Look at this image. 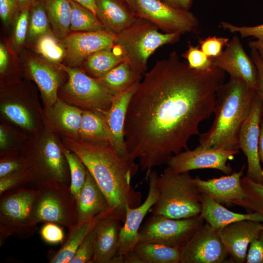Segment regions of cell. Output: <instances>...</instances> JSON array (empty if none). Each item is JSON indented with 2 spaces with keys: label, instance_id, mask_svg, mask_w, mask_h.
<instances>
[{
  "label": "cell",
  "instance_id": "cell-1",
  "mask_svg": "<svg viewBox=\"0 0 263 263\" xmlns=\"http://www.w3.org/2000/svg\"><path fill=\"white\" fill-rule=\"evenodd\" d=\"M225 72L190 68L174 51L143 76L129 102L124 125L127 159H138L146 178L167 164L214 113Z\"/></svg>",
  "mask_w": 263,
  "mask_h": 263
},
{
  "label": "cell",
  "instance_id": "cell-2",
  "mask_svg": "<svg viewBox=\"0 0 263 263\" xmlns=\"http://www.w3.org/2000/svg\"><path fill=\"white\" fill-rule=\"evenodd\" d=\"M65 145L81 160L105 196L110 214L124 223L127 206L141 204L140 192L131 185L139 166L119 156L111 144L95 145L66 137Z\"/></svg>",
  "mask_w": 263,
  "mask_h": 263
},
{
  "label": "cell",
  "instance_id": "cell-3",
  "mask_svg": "<svg viewBox=\"0 0 263 263\" xmlns=\"http://www.w3.org/2000/svg\"><path fill=\"white\" fill-rule=\"evenodd\" d=\"M256 95V90L244 80L230 77L217 91L214 120L207 132L199 134L200 145L239 150L240 132Z\"/></svg>",
  "mask_w": 263,
  "mask_h": 263
},
{
  "label": "cell",
  "instance_id": "cell-4",
  "mask_svg": "<svg viewBox=\"0 0 263 263\" xmlns=\"http://www.w3.org/2000/svg\"><path fill=\"white\" fill-rule=\"evenodd\" d=\"M189 172L176 173L168 167L158 175V200L150 210L152 214L181 219L199 215L202 194Z\"/></svg>",
  "mask_w": 263,
  "mask_h": 263
},
{
  "label": "cell",
  "instance_id": "cell-5",
  "mask_svg": "<svg viewBox=\"0 0 263 263\" xmlns=\"http://www.w3.org/2000/svg\"><path fill=\"white\" fill-rule=\"evenodd\" d=\"M159 29L139 17L132 25L115 36L113 50L123 56L132 70L143 75L149 57L159 47L178 41L181 35L162 33Z\"/></svg>",
  "mask_w": 263,
  "mask_h": 263
},
{
  "label": "cell",
  "instance_id": "cell-6",
  "mask_svg": "<svg viewBox=\"0 0 263 263\" xmlns=\"http://www.w3.org/2000/svg\"><path fill=\"white\" fill-rule=\"evenodd\" d=\"M37 191L22 187L0 195V246L10 236L25 239L37 231L32 213Z\"/></svg>",
  "mask_w": 263,
  "mask_h": 263
},
{
  "label": "cell",
  "instance_id": "cell-7",
  "mask_svg": "<svg viewBox=\"0 0 263 263\" xmlns=\"http://www.w3.org/2000/svg\"><path fill=\"white\" fill-rule=\"evenodd\" d=\"M32 213L36 223H55L68 228L78 222L76 199L70 187L56 183L37 186Z\"/></svg>",
  "mask_w": 263,
  "mask_h": 263
},
{
  "label": "cell",
  "instance_id": "cell-8",
  "mask_svg": "<svg viewBox=\"0 0 263 263\" xmlns=\"http://www.w3.org/2000/svg\"><path fill=\"white\" fill-rule=\"evenodd\" d=\"M58 67L68 75L63 93L71 102L102 115L110 108L115 96L96 78L74 67L61 64Z\"/></svg>",
  "mask_w": 263,
  "mask_h": 263
},
{
  "label": "cell",
  "instance_id": "cell-9",
  "mask_svg": "<svg viewBox=\"0 0 263 263\" xmlns=\"http://www.w3.org/2000/svg\"><path fill=\"white\" fill-rule=\"evenodd\" d=\"M204 222L200 214L181 219L152 214L139 229V242L157 243L181 249Z\"/></svg>",
  "mask_w": 263,
  "mask_h": 263
},
{
  "label": "cell",
  "instance_id": "cell-10",
  "mask_svg": "<svg viewBox=\"0 0 263 263\" xmlns=\"http://www.w3.org/2000/svg\"><path fill=\"white\" fill-rule=\"evenodd\" d=\"M31 172L33 182L56 183L70 187V175L67 162L55 139L47 137L38 152L25 158Z\"/></svg>",
  "mask_w": 263,
  "mask_h": 263
},
{
  "label": "cell",
  "instance_id": "cell-11",
  "mask_svg": "<svg viewBox=\"0 0 263 263\" xmlns=\"http://www.w3.org/2000/svg\"><path fill=\"white\" fill-rule=\"evenodd\" d=\"M137 14L165 33H194L199 28L196 17L189 10L172 7L161 0H135Z\"/></svg>",
  "mask_w": 263,
  "mask_h": 263
},
{
  "label": "cell",
  "instance_id": "cell-12",
  "mask_svg": "<svg viewBox=\"0 0 263 263\" xmlns=\"http://www.w3.org/2000/svg\"><path fill=\"white\" fill-rule=\"evenodd\" d=\"M219 230L204 223L181 249L180 263H230Z\"/></svg>",
  "mask_w": 263,
  "mask_h": 263
},
{
  "label": "cell",
  "instance_id": "cell-13",
  "mask_svg": "<svg viewBox=\"0 0 263 263\" xmlns=\"http://www.w3.org/2000/svg\"><path fill=\"white\" fill-rule=\"evenodd\" d=\"M239 152V150L205 148L199 145L193 150H185L172 155L167 165L179 173L197 169H213L228 175L232 169L227 162L232 160Z\"/></svg>",
  "mask_w": 263,
  "mask_h": 263
},
{
  "label": "cell",
  "instance_id": "cell-14",
  "mask_svg": "<svg viewBox=\"0 0 263 263\" xmlns=\"http://www.w3.org/2000/svg\"><path fill=\"white\" fill-rule=\"evenodd\" d=\"M263 116V105L257 93L250 114L243 124L239 136V148L246 157V176L263 184V169L259 154L260 125Z\"/></svg>",
  "mask_w": 263,
  "mask_h": 263
},
{
  "label": "cell",
  "instance_id": "cell-15",
  "mask_svg": "<svg viewBox=\"0 0 263 263\" xmlns=\"http://www.w3.org/2000/svg\"><path fill=\"white\" fill-rule=\"evenodd\" d=\"M158 175L156 171L151 170L146 178L149 188L144 202L135 207L127 206L124 225L119 234L117 255L123 256L133 250L139 242V231L143 220L159 198V192L156 185Z\"/></svg>",
  "mask_w": 263,
  "mask_h": 263
},
{
  "label": "cell",
  "instance_id": "cell-16",
  "mask_svg": "<svg viewBox=\"0 0 263 263\" xmlns=\"http://www.w3.org/2000/svg\"><path fill=\"white\" fill-rule=\"evenodd\" d=\"M115 36L106 31L73 32L62 39L66 51L65 60L71 67L79 66L91 55L113 48Z\"/></svg>",
  "mask_w": 263,
  "mask_h": 263
},
{
  "label": "cell",
  "instance_id": "cell-17",
  "mask_svg": "<svg viewBox=\"0 0 263 263\" xmlns=\"http://www.w3.org/2000/svg\"><path fill=\"white\" fill-rule=\"evenodd\" d=\"M213 66L230 75V77L244 80L257 90L258 73L256 65L244 51L239 38L233 37L225 49L218 56L212 58Z\"/></svg>",
  "mask_w": 263,
  "mask_h": 263
},
{
  "label": "cell",
  "instance_id": "cell-18",
  "mask_svg": "<svg viewBox=\"0 0 263 263\" xmlns=\"http://www.w3.org/2000/svg\"><path fill=\"white\" fill-rule=\"evenodd\" d=\"M263 230V224L261 222L242 220L229 224L218 230L230 263H245L250 243L258 237Z\"/></svg>",
  "mask_w": 263,
  "mask_h": 263
},
{
  "label": "cell",
  "instance_id": "cell-19",
  "mask_svg": "<svg viewBox=\"0 0 263 263\" xmlns=\"http://www.w3.org/2000/svg\"><path fill=\"white\" fill-rule=\"evenodd\" d=\"M244 166L237 172L220 178L207 180L197 176L193 181L200 192L206 194L218 203L242 207L245 193L241 185Z\"/></svg>",
  "mask_w": 263,
  "mask_h": 263
},
{
  "label": "cell",
  "instance_id": "cell-20",
  "mask_svg": "<svg viewBox=\"0 0 263 263\" xmlns=\"http://www.w3.org/2000/svg\"><path fill=\"white\" fill-rule=\"evenodd\" d=\"M25 61L28 74L38 86L45 104L52 106L58 99L60 68L34 55H27Z\"/></svg>",
  "mask_w": 263,
  "mask_h": 263
},
{
  "label": "cell",
  "instance_id": "cell-21",
  "mask_svg": "<svg viewBox=\"0 0 263 263\" xmlns=\"http://www.w3.org/2000/svg\"><path fill=\"white\" fill-rule=\"evenodd\" d=\"M138 84L115 95L110 108L103 115L110 134L112 146L119 156L126 159L127 152L124 138L125 121L129 102Z\"/></svg>",
  "mask_w": 263,
  "mask_h": 263
},
{
  "label": "cell",
  "instance_id": "cell-22",
  "mask_svg": "<svg viewBox=\"0 0 263 263\" xmlns=\"http://www.w3.org/2000/svg\"><path fill=\"white\" fill-rule=\"evenodd\" d=\"M95 14L105 31L116 36L139 18L125 0H95Z\"/></svg>",
  "mask_w": 263,
  "mask_h": 263
},
{
  "label": "cell",
  "instance_id": "cell-23",
  "mask_svg": "<svg viewBox=\"0 0 263 263\" xmlns=\"http://www.w3.org/2000/svg\"><path fill=\"white\" fill-rule=\"evenodd\" d=\"M121 221L110 213L103 216L94 229L95 238L93 263H111L117 255Z\"/></svg>",
  "mask_w": 263,
  "mask_h": 263
},
{
  "label": "cell",
  "instance_id": "cell-24",
  "mask_svg": "<svg viewBox=\"0 0 263 263\" xmlns=\"http://www.w3.org/2000/svg\"><path fill=\"white\" fill-rule=\"evenodd\" d=\"M76 204L77 223L91 221L104 212L111 213L105 196L88 171Z\"/></svg>",
  "mask_w": 263,
  "mask_h": 263
},
{
  "label": "cell",
  "instance_id": "cell-25",
  "mask_svg": "<svg viewBox=\"0 0 263 263\" xmlns=\"http://www.w3.org/2000/svg\"><path fill=\"white\" fill-rule=\"evenodd\" d=\"M201 217L213 228L216 230L231 223L252 220L263 223V216L257 212L239 213L233 212L223 206L209 196L202 194Z\"/></svg>",
  "mask_w": 263,
  "mask_h": 263
},
{
  "label": "cell",
  "instance_id": "cell-26",
  "mask_svg": "<svg viewBox=\"0 0 263 263\" xmlns=\"http://www.w3.org/2000/svg\"><path fill=\"white\" fill-rule=\"evenodd\" d=\"M108 213L110 214V212L101 213L91 221L77 223L68 228L69 231L65 241L49 262L70 263L86 236L94 229L98 221Z\"/></svg>",
  "mask_w": 263,
  "mask_h": 263
},
{
  "label": "cell",
  "instance_id": "cell-27",
  "mask_svg": "<svg viewBox=\"0 0 263 263\" xmlns=\"http://www.w3.org/2000/svg\"><path fill=\"white\" fill-rule=\"evenodd\" d=\"M143 75L132 69L125 61L105 75L96 78L114 96L120 94L140 83Z\"/></svg>",
  "mask_w": 263,
  "mask_h": 263
},
{
  "label": "cell",
  "instance_id": "cell-28",
  "mask_svg": "<svg viewBox=\"0 0 263 263\" xmlns=\"http://www.w3.org/2000/svg\"><path fill=\"white\" fill-rule=\"evenodd\" d=\"M79 135L80 140L95 145H111L110 134L102 115L84 110Z\"/></svg>",
  "mask_w": 263,
  "mask_h": 263
},
{
  "label": "cell",
  "instance_id": "cell-29",
  "mask_svg": "<svg viewBox=\"0 0 263 263\" xmlns=\"http://www.w3.org/2000/svg\"><path fill=\"white\" fill-rule=\"evenodd\" d=\"M46 11L52 31L63 39L70 33L71 5L70 0H41Z\"/></svg>",
  "mask_w": 263,
  "mask_h": 263
},
{
  "label": "cell",
  "instance_id": "cell-30",
  "mask_svg": "<svg viewBox=\"0 0 263 263\" xmlns=\"http://www.w3.org/2000/svg\"><path fill=\"white\" fill-rule=\"evenodd\" d=\"M181 248L139 242L133 250L143 263H180Z\"/></svg>",
  "mask_w": 263,
  "mask_h": 263
},
{
  "label": "cell",
  "instance_id": "cell-31",
  "mask_svg": "<svg viewBox=\"0 0 263 263\" xmlns=\"http://www.w3.org/2000/svg\"><path fill=\"white\" fill-rule=\"evenodd\" d=\"M84 110L57 99L53 105L52 114L56 125L74 137L79 132Z\"/></svg>",
  "mask_w": 263,
  "mask_h": 263
},
{
  "label": "cell",
  "instance_id": "cell-32",
  "mask_svg": "<svg viewBox=\"0 0 263 263\" xmlns=\"http://www.w3.org/2000/svg\"><path fill=\"white\" fill-rule=\"evenodd\" d=\"M124 61L123 56L115 52L113 48L97 52L89 56L82 65L87 74L99 78Z\"/></svg>",
  "mask_w": 263,
  "mask_h": 263
},
{
  "label": "cell",
  "instance_id": "cell-33",
  "mask_svg": "<svg viewBox=\"0 0 263 263\" xmlns=\"http://www.w3.org/2000/svg\"><path fill=\"white\" fill-rule=\"evenodd\" d=\"M70 0L72 9L70 31H105L104 26L92 11L75 1Z\"/></svg>",
  "mask_w": 263,
  "mask_h": 263
},
{
  "label": "cell",
  "instance_id": "cell-34",
  "mask_svg": "<svg viewBox=\"0 0 263 263\" xmlns=\"http://www.w3.org/2000/svg\"><path fill=\"white\" fill-rule=\"evenodd\" d=\"M34 47L39 56L58 66L66 56V49L62 40L53 32L41 36L35 42Z\"/></svg>",
  "mask_w": 263,
  "mask_h": 263
},
{
  "label": "cell",
  "instance_id": "cell-35",
  "mask_svg": "<svg viewBox=\"0 0 263 263\" xmlns=\"http://www.w3.org/2000/svg\"><path fill=\"white\" fill-rule=\"evenodd\" d=\"M53 32L49 19L41 0L33 3L30 7L26 42L35 43L41 36Z\"/></svg>",
  "mask_w": 263,
  "mask_h": 263
},
{
  "label": "cell",
  "instance_id": "cell-36",
  "mask_svg": "<svg viewBox=\"0 0 263 263\" xmlns=\"http://www.w3.org/2000/svg\"><path fill=\"white\" fill-rule=\"evenodd\" d=\"M70 175V188L76 199L85 184L88 170L79 157L67 148L62 149Z\"/></svg>",
  "mask_w": 263,
  "mask_h": 263
},
{
  "label": "cell",
  "instance_id": "cell-37",
  "mask_svg": "<svg viewBox=\"0 0 263 263\" xmlns=\"http://www.w3.org/2000/svg\"><path fill=\"white\" fill-rule=\"evenodd\" d=\"M30 7H19L12 20L11 41L16 52L22 48L26 41Z\"/></svg>",
  "mask_w": 263,
  "mask_h": 263
},
{
  "label": "cell",
  "instance_id": "cell-38",
  "mask_svg": "<svg viewBox=\"0 0 263 263\" xmlns=\"http://www.w3.org/2000/svg\"><path fill=\"white\" fill-rule=\"evenodd\" d=\"M241 185L245 193L242 207L263 216V184L257 183L246 176L241 179Z\"/></svg>",
  "mask_w": 263,
  "mask_h": 263
},
{
  "label": "cell",
  "instance_id": "cell-39",
  "mask_svg": "<svg viewBox=\"0 0 263 263\" xmlns=\"http://www.w3.org/2000/svg\"><path fill=\"white\" fill-rule=\"evenodd\" d=\"M221 27L231 33H238L242 38L252 37L248 46L251 49L256 50L263 58V24L253 26H237L226 21L221 22Z\"/></svg>",
  "mask_w": 263,
  "mask_h": 263
},
{
  "label": "cell",
  "instance_id": "cell-40",
  "mask_svg": "<svg viewBox=\"0 0 263 263\" xmlns=\"http://www.w3.org/2000/svg\"><path fill=\"white\" fill-rule=\"evenodd\" d=\"M2 113L9 120L26 129L30 130L34 126V122L30 113L23 105L17 102L5 103L1 106Z\"/></svg>",
  "mask_w": 263,
  "mask_h": 263
},
{
  "label": "cell",
  "instance_id": "cell-41",
  "mask_svg": "<svg viewBox=\"0 0 263 263\" xmlns=\"http://www.w3.org/2000/svg\"><path fill=\"white\" fill-rule=\"evenodd\" d=\"M189 67L196 70H208L213 66L212 58L208 57L199 48L189 43L188 49L181 55Z\"/></svg>",
  "mask_w": 263,
  "mask_h": 263
},
{
  "label": "cell",
  "instance_id": "cell-42",
  "mask_svg": "<svg viewBox=\"0 0 263 263\" xmlns=\"http://www.w3.org/2000/svg\"><path fill=\"white\" fill-rule=\"evenodd\" d=\"M95 247V238L93 229L84 238L70 263H93Z\"/></svg>",
  "mask_w": 263,
  "mask_h": 263
},
{
  "label": "cell",
  "instance_id": "cell-43",
  "mask_svg": "<svg viewBox=\"0 0 263 263\" xmlns=\"http://www.w3.org/2000/svg\"><path fill=\"white\" fill-rule=\"evenodd\" d=\"M33 182L32 174L28 169L0 178V195L16 188L22 187L23 185Z\"/></svg>",
  "mask_w": 263,
  "mask_h": 263
},
{
  "label": "cell",
  "instance_id": "cell-44",
  "mask_svg": "<svg viewBox=\"0 0 263 263\" xmlns=\"http://www.w3.org/2000/svg\"><path fill=\"white\" fill-rule=\"evenodd\" d=\"M229 41L227 38L209 36L199 40V47L208 57L213 58L221 54Z\"/></svg>",
  "mask_w": 263,
  "mask_h": 263
},
{
  "label": "cell",
  "instance_id": "cell-45",
  "mask_svg": "<svg viewBox=\"0 0 263 263\" xmlns=\"http://www.w3.org/2000/svg\"><path fill=\"white\" fill-rule=\"evenodd\" d=\"M28 169L25 158L4 157L0 162V178Z\"/></svg>",
  "mask_w": 263,
  "mask_h": 263
},
{
  "label": "cell",
  "instance_id": "cell-46",
  "mask_svg": "<svg viewBox=\"0 0 263 263\" xmlns=\"http://www.w3.org/2000/svg\"><path fill=\"white\" fill-rule=\"evenodd\" d=\"M40 234L42 240L48 244L63 243L64 232L57 224L51 222L45 223L40 230Z\"/></svg>",
  "mask_w": 263,
  "mask_h": 263
},
{
  "label": "cell",
  "instance_id": "cell-47",
  "mask_svg": "<svg viewBox=\"0 0 263 263\" xmlns=\"http://www.w3.org/2000/svg\"><path fill=\"white\" fill-rule=\"evenodd\" d=\"M245 263H263V230L250 244Z\"/></svg>",
  "mask_w": 263,
  "mask_h": 263
},
{
  "label": "cell",
  "instance_id": "cell-48",
  "mask_svg": "<svg viewBox=\"0 0 263 263\" xmlns=\"http://www.w3.org/2000/svg\"><path fill=\"white\" fill-rule=\"evenodd\" d=\"M19 7L16 0H0V17L5 25L12 22Z\"/></svg>",
  "mask_w": 263,
  "mask_h": 263
},
{
  "label": "cell",
  "instance_id": "cell-49",
  "mask_svg": "<svg viewBox=\"0 0 263 263\" xmlns=\"http://www.w3.org/2000/svg\"><path fill=\"white\" fill-rule=\"evenodd\" d=\"M250 55L251 58L256 65L258 73L256 92L263 105V58L255 50L251 49Z\"/></svg>",
  "mask_w": 263,
  "mask_h": 263
},
{
  "label": "cell",
  "instance_id": "cell-50",
  "mask_svg": "<svg viewBox=\"0 0 263 263\" xmlns=\"http://www.w3.org/2000/svg\"><path fill=\"white\" fill-rule=\"evenodd\" d=\"M9 55L8 50L4 44L0 43V73L3 74L7 70L9 64Z\"/></svg>",
  "mask_w": 263,
  "mask_h": 263
},
{
  "label": "cell",
  "instance_id": "cell-51",
  "mask_svg": "<svg viewBox=\"0 0 263 263\" xmlns=\"http://www.w3.org/2000/svg\"><path fill=\"white\" fill-rule=\"evenodd\" d=\"M169 5L177 9L189 10L193 0H161Z\"/></svg>",
  "mask_w": 263,
  "mask_h": 263
},
{
  "label": "cell",
  "instance_id": "cell-52",
  "mask_svg": "<svg viewBox=\"0 0 263 263\" xmlns=\"http://www.w3.org/2000/svg\"><path fill=\"white\" fill-rule=\"evenodd\" d=\"M123 257L124 263H143L133 250L123 255Z\"/></svg>",
  "mask_w": 263,
  "mask_h": 263
},
{
  "label": "cell",
  "instance_id": "cell-53",
  "mask_svg": "<svg viewBox=\"0 0 263 263\" xmlns=\"http://www.w3.org/2000/svg\"><path fill=\"white\" fill-rule=\"evenodd\" d=\"M259 154L260 160L262 164L263 169V118L262 119L260 125Z\"/></svg>",
  "mask_w": 263,
  "mask_h": 263
},
{
  "label": "cell",
  "instance_id": "cell-54",
  "mask_svg": "<svg viewBox=\"0 0 263 263\" xmlns=\"http://www.w3.org/2000/svg\"><path fill=\"white\" fill-rule=\"evenodd\" d=\"M88 8L92 11L95 14L96 13V5L95 0H72ZM96 15V14H95Z\"/></svg>",
  "mask_w": 263,
  "mask_h": 263
},
{
  "label": "cell",
  "instance_id": "cell-55",
  "mask_svg": "<svg viewBox=\"0 0 263 263\" xmlns=\"http://www.w3.org/2000/svg\"><path fill=\"white\" fill-rule=\"evenodd\" d=\"M8 137L6 132L3 128H0V147L1 149H4L7 146Z\"/></svg>",
  "mask_w": 263,
  "mask_h": 263
},
{
  "label": "cell",
  "instance_id": "cell-56",
  "mask_svg": "<svg viewBox=\"0 0 263 263\" xmlns=\"http://www.w3.org/2000/svg\"><path fill=\"white\" fill-rule=\"evenodd\" d=\"M19 7L31 6L32 4L38 0H16Z\"/></svg>",
  "mask_w": 263,
  "mask_h": 263
},
{
  "label": "cell",
  "instance_id": "cell-57",
  "mask_svg": "<svg viewBox=\"0 0 263 263\" xmlns=\"http://www.w3.org/2000/svg\"><path fill=\"white\" fill-rule=\"evenodd\" d=\"M130 6L137 13V6L135 0H125Z\"/></svg>",
  "mask_w": 263,
  "mask_h": 263
}]
</instances>
